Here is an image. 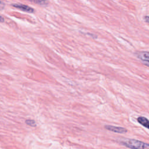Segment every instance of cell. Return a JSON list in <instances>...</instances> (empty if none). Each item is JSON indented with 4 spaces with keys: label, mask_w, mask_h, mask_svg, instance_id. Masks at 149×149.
<instances>
[{
    "label": "cell",
    "mask_w": 149,
    "mask_h": 149,
    "mask_svg": "<svg viewBox=\"0 0 149 149\" xmlns=\"http://www.w3.org/2000/svg\"><path fill=\"white\" fill-rule=\"evenodd\" d=\"M137 122L144 127L149 129V120L144 116H139L137 119Z\"/></svg>",
    "instance_id": "cell-5"
},
{
    "label": "cell",
    "mask_w": 149,
    "mask_h": 149,
    "mask_svg": "<svg viewBox=\"0 0 149 149\" xmlns=\"http://www.w3.org/2000/svg\"><path fill=\"white\" fill-rule=\"evenodd\" d=\"M12 6L17 9H19L20 10L29 12V13H33L34 11V9L33 8L22 3H14V4H12Z\"/></svg>",
    "instance_id": "cell-3"
},
{
    "label": "cell",
    "mask_w": 149,
    "mask_h": 149,
    "mask_svg": "<svg viewBox=\"0 0 149 149\" xmlns=\"http://www.w3.org/2000/svg\"><path fill=\"white\" fill-rule=\"evenodd\" d=\"M26 123L30 126H36V122L34 120H31V119L26 120Z\"/></svg>",
    "instance_id": "cell-7"
},
{
    "label": "cell",
    "mask_w": 149,
    "mask_h": 149,
    "mask_svg": "<svg viewBox=\"0 0 149 149\" xmlns=\"http://www.w3.org/2000/svg\"><path fill=\"white\" fill-rule=\"evenodd\" d=\"M142 62H143V64H144L145 65H146V66H148V67H149V62L142 61Z\"/></svg>",
    "instance_id": "cell-9"
},
{
    "label": "cell",
    "mask_w": 149,
    "mask_h": 149,
    "mask_svg": "<svg viewBox=\"0 0 149 149\" xmlns=\"http://www.w3.org/2000/svg\"><path fill=\"white\" fill-rule=\"evenodd\" d=\"M1 22H3V17H2V16H1Z\"/></svg>",
    "instance_id": "cell-10"
},
{
    "label": "cell",
    "mask_w": 149,
    "mask_h": 149,
    "mask_svg": "<svg viewBox=\"0 0 149 149\" xmlns=\"http://www.w3.org/2000/svg\"><path fill=\"white\" fill-rule=\"evenodd\" d=\"M29 1L41 6H46L48 3L47 0H29Z\"/></svg>",
    "instance_id": "cell-6"
},
{
    "label": "cell",
    "mask_w": 149,
    "mask_h": 149,
    "mask_svg": "<svg viewBox=\"0 0 149 149\" xmlns=\"http://www.w3.org/2000/svg\"><path fill=\"white\" fill-rule=\"evenodd\" d=\"M136 55L138 58L142 60V61L149 62V52L141 51L136 53Z\"/></svg>",
    "instance_id": "cell-4"
},
{
    "label": "cell",
    "mask_w": 149,
    "mask_h": 149,
    "mask_svg": "<svg viewBox=\"0 0 149 149\" xmlns=\"http://www.w3.org/2000/svg\"><path fill=\"white\" fill-rule=\"evenodd\" d=\"M120 143L130 149H149V144L138 140L125 139Z\"/></svg>",
    "instance_id": "cell-1"
},
{
    "label": "cell",
    "mask_w": 149,
    "mask_h": 149,
    "mask_svg": "<svg viewBox=\"0 0 149 149\" xmlns=\"http://www.w3.org/2000/svg\"><path fill=\"white\" fill-rule=\"evenodd\" d=\"M144 20L146 22L149 23V16H146L144 17Z\"/></svg>",
    "instance_id": "cell-8"
},
{
    "label": "cell",
    "mask_w": 149,
    "mask_h": 149,
    "mask_svg": "<svg viewBox=\"0 0 149 149\" xmlns=\"http://www.w3.org/2000/svg\"><path fill=\"white\" fill-rule=\"evenodd\" d=\"M105 128L109 131H112L113 132L118 133H125L127 132V129L124 127L114 126H111V125H105Z\"/></svg>",
    "instance_id": "cell-2"
}]
</instances>
